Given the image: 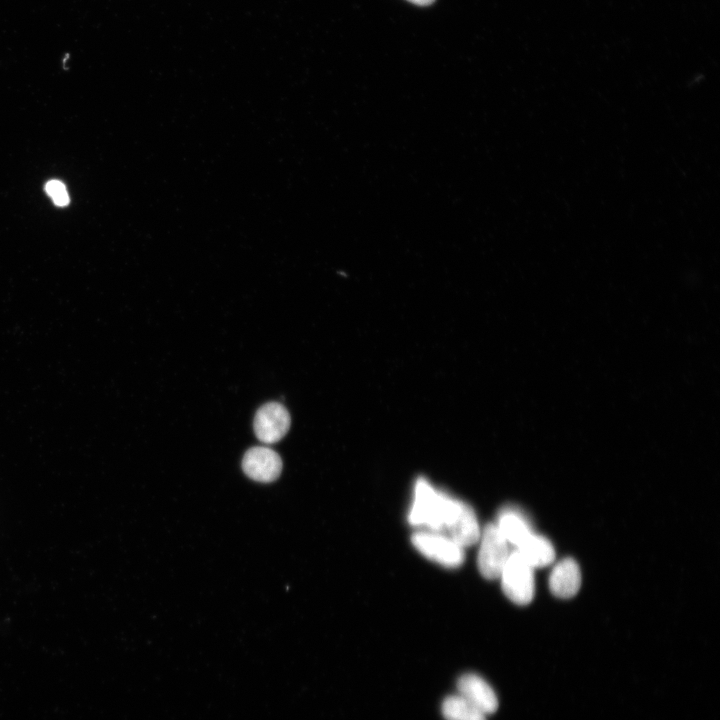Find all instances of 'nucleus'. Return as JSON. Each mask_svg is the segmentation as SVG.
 Masks as SVG:
<instances>
[{
  "instance_id": "nucleus-1",
  "label": "nucleus",
  "mask_w": 720,
  "mask_h": 720,
  "mask_svg": "<svg viewBox=\"0 0 720 720\" xmlns=\"http://www.w3.org/2000/svg\"><path fill=\"white\" fill-rule=\"evenodd\" d=\"M464 505L465 502L435 489L425 478H418L408 521L413 526H424L427 530L447 533Z\"/></svg>"
},
{
  "instance_id": "nucleus-10",
  "label": "nucleus",
  "mask_w": 720,
  "mask_h": 720,
  "mask_svg": "<svg viewBox=\"0 0 720 720\" xmlns=\"http://www.w3.org/2000/svg\"><path fill=\"white\" fill-rule=\"evenodd\" d=\"M515 550L534 569L550 565L555 559V550L544 536L532 532Z\"/></svg>"
},
{
  "instance_id": "nucleus-8",
  "label": "nucleus",
  "mask_w": 720,
  "mask_h": 720,
  "mask_svg": "<svg viewBox=\"0 0 720 720\" xmlns=\"http://www.w3.org/2000/svg\"><path fill=\"white\" fill-rule=\"evenodd\" d=\"M581 585V572L572 558H564L552 569L549 576L551 592L560 598L574 596Z\"/></svg>"
},
{
  "instance_id": "nucleus-4",
  "label": "nucleus",
  "mask_w": 720,
  "mask_h": 720,
  "mask_svg": "<svg viewBox=\"0 0 720 720\" xmlns=\"http://www.w3.org/2000/svg\"><path fill=\"white\" fill-rule=\"evenodd\" d=\"M477 557L478 569L487 579L499 578L510 555L508 542L495 523H489L481 531Z\"/></svg>"
},
{
  "instance_id": "nucleus-7",
  "label": "nucleus",
  "mask_w": 720,
  "mask_h": 720,
  "mask_svg": "<svg viewBox=\"0 0 720 720\" xmlns=\"http://www.w3.org/2000/svg\"><path fill=\"white\" fill-rule=\"evenodd\" d=\"M458 695L479 709L485 715L498 708V698L493 688L480 676L467 673L457 681Z\"/></svg>"
},
{
  "instance_id": "nucleus-3",
  "label": "nucleus",
  "mask_w": 720,
  "mask_h": 720,
  "mask_svg": "<svg viewBox=\"0 0 720 720\" xmlns=\"http://www.w3.org/2000/svg\"><path fill=\"white\" fill-rule=\"evenodd\" d=\"M411 542L424 557L441 566L456 568L464 562V548L441 532L417 531L412 534Z\"/></svg>"
},
{
  "instance_id": "nucleus-9",
  "label": "nucleus",
  "mask_w": 720,
  "mask_h": 720,
  "mask_svg": "<svg viewBox=\"0 0 720 720\" xmlns=\"http://www.w3.org/2000/svg\"><path fill=\"white\" fill-rule=\"evenodd\" d=\"M495 524L507 542L515 548L533 532L527 518L513 507L503 508L498 513Z\"/></svg>"
},
{
  "instance_id": "nucleus-12",
  "label": "nucleus",
  "mask_w": 720,
  "mask_h": 720,
  "mask_svg": "<svg viewBox=\"0 0 720 720\" xmlns=\"http://www.w3.org/2000/svg\"><path fill=\"white\" fill-rule=\"evenodd\" d=\"M46 192L57 206L63 207L69 203V195L66 187L58 180H51L47 182Z\"/></svg>"
},
{
  "instance_id": "nucleus-11",
  "label": "nucleus",
  "mask_w": 720,
  "mask_h": 720,
  "mask_svg": "<svg viewBox=\"0 0 720 720\" xmlns=\"http://www.w3.org/2000/svg\"><path fill=\"white\" fill-rule=\"evenodd\" d=\"M446 720H486V715L460 695L448 696L442 703Z\"/></svg>"
},
{
  "instance_id": "nucleus-13",
  "label": "nucleus",
  "mask_w": 720,
  "mask_h": 720,
  "mask_svg": "<svg viewBox=\"0 0 720 720\" xmlns=\"http://www.w3.org/2000/svg\"><path fill=\"white\" fill-rule=\"evenodd\" d=\"M408 2H411L418 6H429L432 3L435 2V0H407Z\"/></svg>"
},
{
  "instance_id": "nucleus-2",
  "label": "nucleus",
  "mask_w": 720,
  "mask_h": 720,
  "mask_svg": "<svg viewBox=\"0 0 720 720\" xmlns=\"http://www.w3.org/2000/svg\"><path fill=\"white\" fill-rule=\"evenodd\" d=\"M505 595L518 605L530 603L534 597V568L516 551L510 555L499 576Z\"/></svg>"
},
{
  "instance_id": "nucleus-6",
  "label": "nucleus",
  "mask_w": 720,
  "mask_h": 720,
  "mask_svg": "<svg viewBox=\"0 0 720 720\" xmlns=\"http://www.w3.org/2000/svg\"><path fill=\"white\" fill-rule=\"evenodd\" d=\"M245 474L258 482L269 483L276 480L282 470V460L278 453L268 447L256 446L246 451L242 459Z\"/></svg>"
},
{
  "instance_id": "nucleus-5",
  "label": "nucleus",
  "mask_w": 720,
  "mask_h": 720,
  "mask_svg": "<svg viewBox=\"0 0 720 720\" xmlns=\"http://www.w3.org/2000/svg\"><path fill=\"white\" fill-rule=\"evenodd\" d=\"M290 415L280 403L269 402L261 406L254 417L253 428L256 437L272 444L281 440L290 428Z\"/></svg>"
}]
</instances>
